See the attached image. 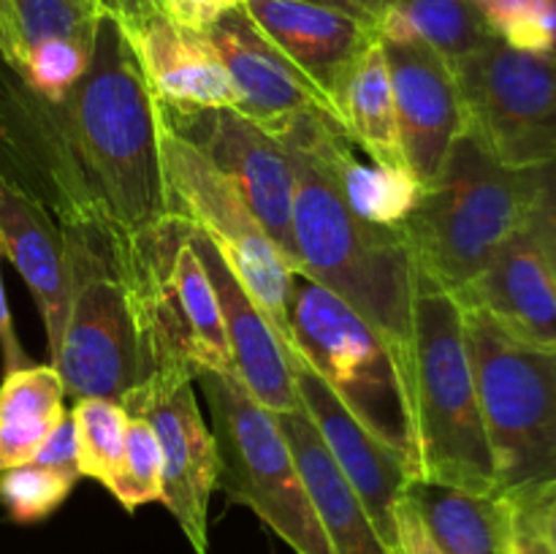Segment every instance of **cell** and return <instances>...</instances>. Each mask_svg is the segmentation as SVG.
I'll list each match as a JSON object with an SVG mask.
<instances>
[{
  "label": "cell",
  "mask_w": 556,
  "mask_h": 554,
  "mask_svg": "<svg viewBox=\"0 0 556 554\" xmlns=\"http://www.w3.org/2000/svg\"><path fill=\"white\" fill-rule=\"evenodd\" d=\"M0 177L63 228L139 237L174 215L157 103L114 16L60 101L0 60Z\"/></svg>",
  "instance_id": "1"
},
{
  "label": "cell",
  "mask_w": 556,
  "mask_h": 554,
  "mask_svg": "<svg viewBox=\"0 0 556 554\" xmlns=\"http://www.w3.org/2000/svg\"><path fill=\"white\" fill-rule=\"evenodd\" d=\"M286 150L296 168L299 272L351 304L383 337L413 394L418 261L405 231L358 217L324 163L293 147Z\"/></svg>",
  "instance_id": "2"
},
{
  "label": "cell",
  "mask_w": 556,
  "mask_h": 554,
  "mask_svg": "<svg viewBox=\"0 0 556 554\" xmlns=\"http://www.w3.org/2000/svg\"><path fill=\"white\" fill-rule=\"evenodd\" d=\"M413 421L421 462V478L416 481L497 492L465 313L454 293L424 266L416 275Z\"/></svg>",
  "instance_id": "3"
},
{
  "label": "cell",
  "mask_w": 556,
  "mask_h": 554,
  "mask_svg": "<svg viewBox=\"0 0 556 554\" xmlns=\"http://www.w3.org/2000/svg\"><path fill=\"white\" fill-rule=\"evenodd\" d=\"M530 193L532 168L505 166L467 128L400 226L418 266L456 293L525 226Z\"/></svg>",
  "instance_id": "4"
},
{
  "label": "cell",
  "mask_w": 556,
  "mask_h": 554,
  "mask_svg": "<svg viewBox=\"0 0 556 554\" xmlns=\"http://www.w3.org/2000/svg\"><path fill=\"white\" fill-rule=\"evenodd\" d=\"M288 329L293 348L353 418L405 462L413 481L421 478L410 386L383 337L302 272L291 282Z\"/></svg>",
  "instance_id": "5"
},
{
  "label": "cell",
  "mask_w": 556,
  "mask_h": 554,
  "mask_svg": "<svg viewBox=\"0 0 556 554\" xmlns=\"http://www.w3.org/2000/svg\"><path fill=\"white\" fill-rule=\"evenodd\" d=\"M462 313L497 492H538L556 481V348L519 340L478 307Z\"/></svg>",
  "instance_id": "6"
},
{
  "label": "cell",
  "mask_w": 556,
  "mask_h": 554,
  "mask_svg": "<svg viewBox=\"0 0 556 554\" xmlns=\"http://www.w3.org/2000/svg\"><path fill=\"white\" fill-rule=\"evenodd\" d=\"M195 383L212 413L217 489L253 511L296 554H334L275 413L250 394L237 373L204 369Z\"/></svg>",
  "instance_id": "7"
},
{
  "label": "cell",
  "mask_w": 556,
  "mask_h": 554,
  "mask_svg": "<svg viewBox=\"0 0 556 554\" xmlns=\"http://www.w3.org/2000/svg\"><path fill=\"white\" fill-rule=\"evenodd\" d=\"M68 244V313L52 364L65 394L123 402L144 380L139 315L119 248L128 237L63 228Z\"/></svg>",
  "instance_id": "8"
},
{
  "label": "cell",
  "mask_w": 556,
  "mask_h": 554,
  "mask_svg": "<svg viewBox=\"0 0 556 554\" xmlns=\"http://www.w3.org/2000/svg\"><path fill=\"white\" fill-rule=\"evenodd\" d=\"M161 117V114H157ZM161 152L166 168L174 215L204 234L242 280L250 297L264 310L280 342H293L288 329V299L293 275H299L280 253L237 185L185 136L161 119Z\"/></svg>",
  "instance_id": "9"
},
{
  "label": "cell",
  "mask_w": 556,
  "mask_h": 554,
  "mask_svg": "<svg viewBox=\"0 0 556 554\" xmlns=\"http://www.w3.org/2000/svg\"><path fill=\"white\" fill-rule=\"evenodd\" d=\"M467 128L510 168L556 161V52L492 38L456 65Z\"/></svg>",
  "instance_id": "10"
},
{
  "label": "cell",
  "mask_w": 556,
  "mask_h": 554,
  "mask_svg": "<svg viewBox=\"0 0 556 554\" xmlns=\"http://www.w3.org/2000/svg\"><path fill=\"white\" fill-rule=\"evenodd\" d=\"M195 380L150 375L119 405L155 429L163 456L161 503L195 554L210 552V500L217 489V443L204 421Z\"/></svg>",
  "instance_id": "11"
},
{
  "label": "cell",
  "mask_w": 556,
  "mask_h": 554,
  "mask_svg": "<svg viewBox=\"0 0 556 554\" xmlns=\"http://www.w3.org/2000/svg\"><path fill=\"white\" fill-rule=\"evenodd\" d=\"M157 114L168 128L193 141L237 185L250 212L258 217L288 264L299 272L293 244L296 168L291 152L237 109H204L190 114H168L157 109Z\"/></svg>",
  "instance_id": "12"
},
{
  "label": "cell",
  "mask_w": 556,
  "mask_h": 554,
  "mask_svg": "<svg viewBox=\"0 0 556 554\" xmlns=\"http://www.w3.org/2000/svg\"><path fill=\"white\" fill-rule=\"evenodd\" d=\"M288 367H291L293 386H296L299 402L315 429L324 438L331 459L348 478L353 492L358 494L362 505L367 508L380 541L391 554H400L396 541V503L405 494L407 483L413 481L405 462L380 443L369 429L353 418V413L337 400L324 378L302 358L293 342H282Z\"/></svg>",
  "instance_id": "13"
},
{
  "label": "cell",
  "mask_w": 556,
  "mask_h": 554,
  "mask_svg": "<svg viewBox=\"0 0 556 554\" xmlns=\"http://www.w3.org/2000/svg\"><path fill=\"white\" fill-rule=\"evenodd\" d=\"M114 20L157 109L168 114L237 109L239 98L233 81L206 33L174 25L152 0H139L134 9Z\"/></svg>",
  "instance_id": "14"
},
{
  "label": "cell",
  "mask_w": 556,
  "mask_h": 554,
  "mask_svg": "<svg viewBox=\"0 0 556 554\" xmlns=\"http://www.w3.org/2000/svg\"><path fill=\"white\" fill-rule=\"evenodd\" d=\"M380 43L394 87L402 158L410 177L424 190L438 179L451 147L467 130L459 79L456 71L418 38H380Z\"/></svg>",
  "instance_id": "15"
},
{
  "label": "cell",
  "mask_w": 556,
  "mask_h": 554,
  "mask_svg": "<svg viewBox=\"0 0 556 554\" xmlns=\"http://www.w3.org/2000/svg\"><path fill=\"white\" fill-rule=\"evenodd\" d=\"M206 36L220 52L237 90V112L253 119L271 136H280L293 119L315 112L342 125L334 103L315 90L313 81L277 52L244 9L223 16Z\"/></svg>",
  "instance_id": "16"
},
{
  "label": "cell",
  "mask_w": 556,
  "mask_h": 554,
  "mask_svg": "<svg viewBox=\"0 0 556 554\" xmlns=\"http://www.w3.org/2000/svg\"><path fill=\"white\" fill-rule=\"evenodd\" d=\"M242 9L266 41L334 106L358 54L378 38L367 22L315 0H244Z\"/></svg>",
  "instance_id": "17"
},
{
  "label": "cell",
  "mask_w": 556,
  "mask_h": 554,
  "mask_svg": "<svg viewBox=\"0 0 556 554\" xmlns=\"http://www.w3.org/2000/svg\"><path fill=\"white\" fill-rule=\"evenodd\" d=\"M190 226V223H188ZM190 239L199 250L201 264L210 275L212 288H215L217 304H220L223 326H226L228 353H231L233 373L239 375L250 394L271 413H291L302 407L293 386L291 367H288L286 351L266 320L264 310L258 307L248 288L242 286L231 266L226 264L215 244L190 226Z\"/></svg>",
  "instance_id": "18"
},
{
  "label": "cell",
  "mask_w": 556,
  "mask_h": 554,
  "mask_svg": "<svg viewBox=\"0 0 556 554\" xmlns=\"http://www.w3.org/2000/svg\"><path fill=\"white\" fill-rule=\"evenodd\" d=\"M530 345L556 348V277L527 226L505 239L486 269L454 293Z\"/></svg>",
  "instance_id": "19"
},
{
  "label": "cell",
  "mask_w": 556,
  "mask_h": 554,
  "mask_svg": "<svg viewBox=\"0 0 556 554\" xmlns=\"http://www.w3.org/2000/svg\"><path fill=\"white\" fill-rule=\"evenodd\" d=\"M0 253L30 288L54 358L68 313V244L65 231L36 199L0 177Z\"/></svg>",
  "instance_id": "20"
},
{
  "label": "cell",
  "mask_w": 556,
  "mask_h": 554,
  "mask_svg": "<svg viewBox=\"0 0 556 554\" xmlns=\"http://www.w3.org/2000/svg\"><path fill=\"white\" fill-rule=\"evenodd\" d=\"M334 554H391L304 407L275 413Z\"/></svg>",
  "instance_id": "21"
},
{
  "label": "cell",
  "mask_w": 556,
  "mask_h": 554,
  "mask_svg": "<svg viewBox=\"0 0 556 554\" xmlns=\"http://www.w3.org/2000/svg\"><path fill=\"white\" fill-rule=\"evenodd\" d=\"M405 498L443 554H505L510 527V503L505 494L410 481Z\"/></svg>",
  "instance_id": "22"
},
{
  "label": "cell",
  "mask_w": 556,
  "mask_h": 554,
  "mask_svg": "<svg viewBox=\"0 0 556 554\" xmlns=\"http://www.w3.org/2000/svg\"><path fill=\"white\" fill-rule=\"evenodd\" d=\"M337 109H340L342 128L356 150L367 152L375 166L407 172L400 147V128H396L394 87H391L389 60L380 36L369 41L353 63Z\"/></svg>",
  "instance_id": "23"
},
{
  "label": "cell",
  "mask_w": 556,
  "mask_h": 554,
  "mask_svg": "<svg viewBox=\"0 0 556 554\" xmlns=\"http://www.w3.org/2000/svg\"><path fill=\"white\" fill-rule=\"evenodd\" d=\"M65 386L54 364L5 373L0 380V470L36 459L65 413Z\"/></svg>",
  "instance_id": "24"
},
{
  "label": "cell",
  "mask_w": 556,
  "mask_h": 554,
  "mask_svg": "<svg viewBox=\"0 0 556 554\" xmlns=\"http://www.w3.org/2000/svg\"><path fill=\"white\" fill-rule=\"evenodd\" d=\"M378 36L389 41L418 38L451 68L494 38L476 0H394L380 20Z\"/></svg>",
  "instance_id": "25"
},
{
  "label": "cell",
  "mask_w": 556,
  "mask_h": 554,
  "mask_svg": "<svg viewBox=\"0 0 556 554\" xmlns=\"http://www.w3.org/2000/svg\"><path fill=\"white\" fill-rule=\"evenodd\" d=\"M76 440V465L81 478H92L117 494L125 473V429L128 411L103 396H81L71 407Z\"/></svg>",
  "instance_id": "26"
},
{
  "label": "cell",
  "mask_w": 556,
  "mask_h": 554,
  "mask_svg": "<svg viewBox=\"0 0 556 554\" xmlns=\"http://www.w3.org/2000/svg\"><path fill=\"white\" fill-rule=\"evenodd\" d=\"M79 478L65 476L52 467L27 465L0 470V505L16 525H36L49 519L68 500Z\"/></svg>",
  "instance_id": "27"
},
{
  "label": "cell",
  "mask_w": 556,
  "mask_h": 554,
  "mask_svg": "<svg viewBox=\"0 0 556 554\" xmlns=\"http://www.w3.org/2000/svg\"><path fill=\"white\" fill-rule=\"evenodd\" d=\"M20 11L22 33L27 49L49 38H65L87 52L96 47V33L103 20V11L90 0H14Z\"/></svg>",
  "instance_id": "28"
},
{
  "label": "cell",
  "mask_w": 556,
  "mask_h": 554,
  "mask_svg": "<svg viewBox=\"0 0 556 554\" xmlns=\"http://www.w3.org/2000/svg\"><path fill=\"white\" fill-rule=\"evenodd\" d=\"M161 478L163 456L155 438V429L141 416H130L128 413V429H125V473L114 500L128 514H134L139 505L161 503Z\"/></svg>",
  "instance_id": "29"
},
{
  "label": "cell",
  "mask_w": 556,
  "mask_h": 554,
  "mask_svg": "<svg viewBox=\"0 0 556 554\" xmlns=\"http://www.w3.org/2000/svg\"><path fill=\"white\" fill-rule=\"evenodd\" d=\"M90 58L92 52H87L79 43L65 41V38H49V41L33 43L27 49V65L20 76L41 96L60 101L81 79Z\"/></svg>",
  "instance_id": "30"
},
{
  "label": "cell",
  "mask_w": 556,
  "mask_h": 554,
  "mask_svg": "<svg viewBox=\"0 0 556 554\" xmlns=\"http://www.w3.org/2000/svg\"><path fill=\"white\" fill-rule=\"evenodd\" d=\"M525 226L556 277V161L532 168V193Z\"/></svg>",
  "instance_id": "31"
},
{
  "label": "cell",
  "mask_w": 556,
  "mask_h": 554,
  "mask_svg": "<svg viewBox=\"0 0 556 554\" xmlns=\"http://www.w3.org/2000/svg\"><path fill=\"white\" fill-rule=\"evenodd\" d=\"M152 3L174 25L195 33H210L223 16L242 9L244 0H152Z\"/></svg>",
  "instance_id": "32"
},
{
  "label": "cell",
  "mask_w": 556,
  "mask_h": 554,
  "mask_svg": "<svg viewBox=\"0 0 556 554\" xmlns=\"http://www.w3.org/2000/svg\"><path fill=\"white\" fill-rule=\"evenodd\" d=\"M396 541H400V554H443L405 494L396 503Z\"/></svg>",
  "instance_id": "33"
},
{
  "label": "cell",
  "mask_w": 556,
  "mask_h": 554,
  "mask_svg": "<svg viewBox=\"0 0 556 554\" xmlns=\"http://www.w3.org/2000/svg\"><path fill=\"white\" fill-rule=\"evenodd\" d=\"M530 516L532 527L538 536L548 543V549L556 554V481L548 487L538 489V492L521 494V498H508Z\"/></svg>",
  "instance_id": "34"
},
{
  "label": "cell",
  "mask_w": 556,
  "mask_h": 554,
  "mask_svg": "<svg viewBox=\"0 0 556 554\" xmlns=\"http://www.w3.org/2000/svg\"><path fill=\"white\" fill-rule=\"evenodd\" d=\"M36 465L52 467V470L65 473V476H79V465H76V440H74V424H71V416H65L60 421V427L54 429L52 438L43 443V449L36 454Z\"/></svg>",
  "instance_id": "35"
},
{
  "label": "cell",
  "mask_w": 556,
  "mask_h": 554,
  "mask_svg": "<svg viewBox=\"0 0 556 554\" xmlns=\"http://www.w3.org/2000/svg\"><path fill=\"white\" fill-rule=\"evenodd\" d=\"M0 60L16 74L27 65V41L14 0H0Z\"/></svg>",
  "instance_id": "36"
},
{
  "label": "cell",
  "mask_w": 556,
  "mask_h": 554,
  "mask_svg": "<svg viewBox=\"0 0 556 554\" xmlns=\"http://www.w3.org/2000/svg\"><path fill=\"white\" fill-rule=\"evenodd\" d=\"M0 255H3V253H0ZM0 356H3V375L36 364L30 356H27L25 348H22L20 337H16L14 318H11L9 302H5L3 275H0Z\"/></svg>",
  "instance_id": "37"
},
{
  "label": "cell",
  "mask_w": 556,
  "mask_h": 554,
  "mask_svg": "<svg viewBox=\"0 0 556 554\" xmlns=\"http://www.w3.org/2000/svg\"><path fill=\"white\" fill-rule=\"evenodd\" d=\"M510 503V527H508V546H505V554H554L548 549V543L538 536V530L532 527L530 516L514 503Z\"/></svg>",
  "instance_id": "38"
},
{
  "label": "cell",
  "mask_w": 556,
  "mask_h": 554,
  "mask_svg": "<svg viewBox=\"0 0 556 554\" xmlns=\"http://www.w3.org/2000/svg\"><path fill=\"white\" fill-rule=\"evenodd\" d=\"M315 3H324V5H331V9L345 11V14L356 16V20L367 22L369 27L378 30L380 20H383L386 11L394 5V0H315Z\"/></svg>",
  "instance_id": "39"
},
{
  "label": "cell",
  "mask_w": 556,
  "mask_h": 554,
  "mask_svg": "<svg viewBox=\"0 0 556 554\" xmlns=\"http://www.w3.org/2000/svg\"><path fill=\"white\" fill-rule=\"evenodd\" d=\"M90 3L96 5V9H101L103 14H109V16H123L125 11L134 9V5L139 3V0H90Z\"/></svg>",
  "instance_id": "40"
}]
</instances>
